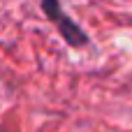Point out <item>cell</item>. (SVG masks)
Masks as SVG:
<instances>
[{"label":"cell","mask_w":132,"mask_h":132,"mask_svg":"<svg viewBox=\"0 0 132 132\" xmlns=\"http://www.w3.org/2000/svg\"><path fill=\"white\" fill-rule=\"evenodd\" d=\"M42 7H44V12L56 21V26H58L60 35H63L72 46H84V44L88 42V37L84 35V30H81L72 19H67V16H65V12L60 9L58 0H42Z\"/></svg>","instance_id":"cell-1"}]
</instances>
